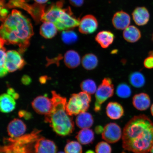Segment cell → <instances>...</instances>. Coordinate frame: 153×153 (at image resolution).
Returning a JSON list of instances; mask_svg holds the SVG:
<instances>
[{
    "label": "cell",
    "instance_id": "30bf717a",
    "mask_svg": "<svg viewBox=\"0 0 153 153\" xmlns=\"http://www.w3.org/2000/svg\"><path fill=\"white\" fill-rule=\"evenodd\" d=\"M98 26V22L95 17L93 15H87L80 21L79 30L82 34H91L97 30Z\"/></svg>",
    "mask_w": 153,
    "mask_h": 153
},
{
    "label": "cell",
    "instance_id": "d6a6232c",
    "mask_svg": "<svg viewBox=\"0 0 153 153\" xmlns=\"http://www.w3.org/2000/svg\"><path fill=\"white\" fill-rule=\"evenodd\" d=\"M69 1L73 6L80 7L83 4L84 0H69Z\"/></svg>",
    "mask_w": 153,
    "mask_h": 153
},
{
    "label": "cell",
    "instance_id": "2e32d148",
    "mask_svg": "<svg viewBox=\"0 0 153 153\" xmlns=\"http://www.w3.org/2000/svg\"><path fill=\"white\" fill-rule=\"evenodd\" d=\"M106 113L110 119L118 120L123 116L124 110L123 106L119 103L111 102L108 103L106 106Z\"/></svg>",
    "mask_w": 153,
    "mask_h": 153
},
{
    "label": "cell",
    "instance_id": "83f0119b",
    "mask_svg": "<svg viewBox=\"0 0 153 153\" xmlns=\"http://www.w3.org/2000/svg\"><path fill=\"white\" fill-rule=\"evenodd\" d=\"M78 36L75 32L70 30L63 31L62 38L64 42L67 45H71L75 43L78 40Z\"/></svg>",
    "mask_w": 153,
    "mask_h": 153
},
{
    "label": "cell",
    "instance_id": "44dd1931",
    "mask_svg": "<svg viewBox=\"0 0 153 153\" xmlns=\"http://www.w3.org/2000/svg\"><path fill=\"white\" fill-rule=\"evenodd\" d=\"M123 37L126 41L130 43H135L141 37V33L138 28L134 26L128 27L124 30Z\"/></svg>",
    "mask_w": 153,
    "mask_h": 153
},
{
    "label": "cell",
    "instance_id": "9a60e30c",
    "mask_svg": "<svg viewBox=\"0 0 153 153\" xmlns=\"http://www.w3.org/2000/svg\"><path fill=\"white\" fill-rule=\"evenodd\" d=\"M132 103L134 106L137 110L141 111L146 110L150 106V97L146 93L137 94L133 97Z\"/></svg>",
    "mask_w": 153,
    "mask_h": 153
},
{
    "label": "cell",
    "instance_id": "ffe728a7",
    "mask_svg": "<svg viewBox=\"0 0 153 153\" xmlns=\"http://www.w3.org/2000/svg\"><path fill=\"white\" fill-rule=\"evenodd\" d=\"M76 126L82 129L89 128L92 126L94 119L92 115L89 112H82L78 115L76 120Z\"/></svg>",
    "mask_w": 153,
    "mask_h": 153
},
{
    "label": "cell",
    "instance_id": "f1b7e54d",
    "mask_svg": "<svg viewBox=\"0 0 153 153\" xmlns=\"http://www.w3.org/2000/svg\"><path fill=\"white\" fill-rule=\"evenodd\" d=\"M65 153H82L81 143L76 141H69L65 147Z\"/></svg>",
    "mask_w": 153,
    "mask_h": 153
},
{
    "label": "cell",
    "instance_id": "ac0fdd59",
    "mask_svg": "<svg viewBox=\"0 0 153 153\" xmlns=\"http://www.w3.org/2000/svg\"><path fill=\"white\" fill-rule=\"evenodd\" d=\"M15 99L7 94H3L0 97V109L1 112L8 113L15 109L16 106Z\"/></svg>",
    "mask_w": 153,
    "mask_h": 153
},
{
    "label": "cell",
    "instance_id": "5b68a950",
    "mask_svg": "<svg viewBox=\"0 0 153 153\" xmlns=\"http://www.w3.org/2000/svg\"><path fill=\"white\" fill-rule=\"evenodd\" d=\"M91 100V95L85 92L74 94L67 103L66 111L70 116L86 112L89 108Z\"/></svg>",
    "mask_w": 153,
    "mask_h": 153
},
{
    "label": "cell",
    "instance_id": "277c9868",
    "mask_svg": "<svg viewBox=\"0 0 153 153\" xmlns=\"http://www.w3.org/2000/svg\"><path fill=\"white\" fill-rule=\"evenodd\" d=\"M41 20L53 23L60 31L76 27L79 25L80 21L74 16L70 8H62V4L60 2L51 6L44 12Z\"/></svg>",
    "mask_w": 153,
    "mask_h": 153
},
{
    "label": "cell",
    "instance_id": "f35d334b",
    "mask_svg": "<svg viewBox=\"0 0 153 153\" xmlns=\"http://www.w3.org/2000/svg\"><path fill=\"white\" fill-rule=\"evenodd\" d=\"M48 79L47 76H42L39 78V81L40 83L42 84L45 83Z\"/></svg>",
    "mask_w": 153,
    "mask_h": 153
},
{
    "label": "cell",
    "instance_id": "8992f818",
    "mask_svg": "<svg viewBox=\"0 0 153 153\" xmlns=\"http://www.w3.org/2000/svg\"><path fill=\"white\" fill-rule=\"evenodd\" d=\"M114 91V86L111 79L109 78H104L95 93L94 107L95 112L100 111L102 104L113 95Z\"/></svg>",
    "mask_w": 153,
    "mask_h": 153
},
{
    "label": "cell",
    "instance_id": "7bdbcfd3",
    "mask_svg": "<svg viewBox=\"0 0 153 153\" xmlns=\"http://www.w3.org/2000/svg\"><path fill=\"white\" fill-rule=\"evenodd\" d=\"M150 152L151 153H153V146L151 149Z\"/></svg>",
    "mask_w": 153,
    "mask_h": 153
},
{
    "label": "cell",
    "instance_id": "8fae6325",
    "mask_svg": "<svg viewBox=\"0 0 153 153\" xmlns=\"http://www.w3.org/2000/svg\"><path fill=\"white\" fill-rule=\"evenodd\" d=\"M34 153H56L57 147L53 141L39 137L34 145Z\"/></svg>",
    "mask_w": 153,
    "mask_h": 153
},
{
    "label": "cell",
    "instance_id": "74e56055",
    "mask_svg": "<svg viewBox=\"0 0 153 153\" xmlns=\"http://www.w3.org/2000/svg\"><path fill=\"white\" fill-rule=\"evenodd\" d=\"M19 116L21 117H28L29 116H30V114H29L28 112H27L26 111H20L19 112Z\"/></svg>",
    "mask_w": 153,
    "mask_h": 153
},
{
    "label": "cell",
    "instance_id": "6da1fadb",
    "mask_svg": "<svg viewBox=\"0 0 153 153\" xmlns=\"http://www.w3.org/2000/svg\"><path fill=\"white\" fill-rule=\"evenodd\" d=\"M122 146L134 153H148L153 146V123L148 117L141 114L130 120L122 133Z\"/></svg>",
    "mask_w": 153,
    "mask_h": 153
},
{
    "label": "cell",
    "instance_id": "ab89813d",
    "mask_svg": "<svg viewBox=\"0 0 153 153\" xmlns=\"http://www.w3.org/2000/svg\"><path fill=\"white\" fill-rule=\"evenodd\" d=\"M36 3L40 4H43L47 2L49 0H34Z\"/></svg>",
    "mask_w": 153,
    "mask_h": 153
},
{
    "label": "cell",
    "instance_id": "e575fe53",
    "mask_svg": "<svg viewBox=\"0 0 153 153\" xmlns=\"http://www.w3.org/2000/svg\"><path fill=\"white\" fill-rule=\"evenodd\" d=\"M31 78L27 75H24L22 78V82L24 85H29L31 83Z\"/></svg>",
    "mask_w": 153,
    "mask_h": 153
},
{
    "label": "cell",
    "instance_id": "d4e9b609",
    "mask_svg": "<svg viewBox=\"0 0 153 153\" xmlns=\"http://www.w3.org/2000/svg\"><path fill=\"white\" fill-rule=\"evenodd\" d=\"M129 79L131 85L136 88L142 87L145 83L144 76L139 72H134L130 74Z\"/></svg>",
    "mask_w": 153,
    "mask_h": 153
},
{
    "label": "cell",
    "instance_id": "9c48e42d",
    "mask_svg": "<svg viewBox=\"0 0 153 153\" xmlns=\"http://www.w3.org/2000/svg\"><path fill=\"white\" fill-rule=\"evenodd\" d=\"M32 105L36 112L45 116L50 113L53 108V103L51 99L43 96L36 97L32 101Z\"/></svg>",
    "mask_w": 153,
    "mask_h": 153
},
{
    "label": "cell",
    "instance_id": "d6986e66",
    "mask_svg": "<svg viewBox=\"0 0 153 153\" xmlns=\"http://www.w3.org/2000/svg\"><path fill=\"white\" fill-rule=\"evenodd\" d=\"M64 61L68 68H74L79 66L81 59L79 53L77 52L74 50H70L65 53Z\"/></svg>",
    "mask_w": 153,
    "mask_h": 153
},
{
    "label": "cell",
    "instance_id": "603a6c76",
    "mask_svg": "<svg viewBox=\"0 0 153 153\" xmlns=\"http://www.w3.org/2000/svg\"><path fill=\"white\" fill-rule=\"evenodd\" d=\"M57 30L56 26L53 23L45 22L40 27V33L46 39H51L56 36Z\"/></svg>",
    "mask_w": 153,
    "mask_h": 153
},
{
    "label": "cell",
    "instance_id": "4dcf8cb0",
    "mask_svg": "<svg viewBox=\"0 0 153 153\" xmlns=\"http://www.w3.org/2000/svg\"><path fill=\"white\" fill-rule=\"evenodd\" d=\"M143 64L145 68L148 69L153 68V55L149 56L145 59Z\"/></svg>",
    "mask_w": 153,
    "mask_h": 153
},
{
    "label": "cell",
    "instance_id": "b9f144b4",
    "mask_svg": "<svg viewBox=\"0 0 153 153\" xmlns=\"http://www.w3.org/2000/svg\"><path fill=\"white\" fill-rule=\"evenodd\" d=\"M151 113H152V115L153 116V104L152 105V106H151Z\"/></svg>",
    "mask_w": 153,
    "mask_h": 153
},
{
    "label": "cell",
    "instance_id": "ba28073f",
    "mask_svg": "<svg viewBox=\"0 0 153 153\" xmlns=\"http://www.w3.org/2000/svg\"><path fill=\"white\" fill-rule=\"evenodd\" d=\"M122 136L121 128L117 124L114 123L107 124L102 133V138L107 143H111L118 142Z\"/></svg>",
    "mask_w": 153,
    "mask_h": 153
},
{
    "label": "cell",
    "instance_id": "5bb4252c",
    "mask_svg": "<svg viewBox=\"0 0 153 153\" xmlns=\"http://www.w3.org/2000/svg\"><path fill=\"white\" fill-rule=\"evenodd\" d=\"M132 15L135 23L140 26L146 25L150 19V14L148 10L145 7H137Z\"/></svg>",
    "mask_w": 153,
    "mask_h": 153
},
{
    "label": "cell",
    "instance_id": "4316f807",
    "mask_svg": "<svg viewBox=\"0 0 153 153\" xmlns=\"http://www.w3.org/2000/svg\"><path fill=\"white\" fill-rule=\"evenodd\" d=\"M116 94L118 97L122 98H127L131 95V89L127 84L121 83L117 88Z\"/></svg>",
    "mask_w": 153,
    "mask_h": 153
},
{
    "label": "cell",
    "instance_id": "d590c367",
    "mask_svg": "<svg viewBox=\"0 0 153 153\" xmlns=\"http://www.w3.org/2000/svg\"><path fill=\"white\" fill-rule=\"evenodd\" d=\"M8 70L6 68L5 66L1 67V69H0V76L1 77H4L8 73Z\"/></svg>",
    "mask_w": 153,
    "mask_h": 153
},
{
    "label": "cell",
    "instance_id": "60d3db41",
    "mask_svg": "<svg viewBox=\"0 0 153 153\" xmlns=\"http://www.w3.org/2000/svg\"><path fill=\"white\" fill-rule=\"evenodd\" d=\"M85 153H95L92 150H88Z\"/></svg>",
    "mask_w": 153,
    "mask_h": 153
},
{
    "label": "cell",
    "instance_id": "ee69618b",
    "mask_svg": "<svg viewBox=\"0 0 153 153\" xmlns=\"http://www.w3.org/2000/svg\"><path fill=\"white\" fill-rule=\"evenodd\" d=\"M58 153H64L63 152H59Z\"/></svg>",
    "mask_w": 153,
    "mask_h": 153
},
{
    "label": "cell",
    "instance_id": "cb8c5ba5",
    "mask_svg": "<svg viewBox=\"0 0 153 153\" xmlns=\"http://www.w3.org/2000/svg\"><path fill=\"white\" fill-rule=\"evenodd\" d=\"M82 66L86 70L94 69L98 65V59L93 53H89L84 55L82 59Z\"/></svg>",
    "mask_w": 153,
    "mask_h": 153
},
{
    "label": "cell",
    "instance_id": "7a4b0ae2",
    "mask_svg": "<svg viewBox=\"0 0 153 153\" xmlns=\"http://www.w3.org/2000/svg\"><path fill=\"white\" fill-rule=\"evenodd\" d=\"M3 22L0 30L1 39L7 45H18L19 52L24 53L34 34L30 21L20 11L14 9Z\"/></svg>",
    "mask_w": 153,
    "mask_h": 153
},
{
    "label": "cell",
    "instance_id": "7c38bea8",
    "mask_svg": "<svg viewBox=\"0 0 153 153\" xmlns=\"http://www.w3.org/2000/svg\"><path fill=\"white\" fill-rule=\"evenodd\" d=\"M26 130V126L22 120L14 119L10 122L7 131L11 138H17L22 136Z\"/></svg>",
    "mask_w": 153,
    "mask_h": 153
},
{
    "label": "cell",
    "instance_id": "836d02e7",
    "mask_svg": "<svg viewBox=\"0 0 153 153\" xmlns=\"http://www.w3.org/2000/svg\"><path fill=\"white\" fill-rule=\"evenodd\" d=\"M7 94L13 97L15 99H18L19 97L18 93L15 92L14 89L12 88H9L7 90Z\"/></svg>",
    "mask_w": 153,
    "mask_h": 153
},
{
    "label": "cell",
    "instance_id": "8d00e7d4",
    "mask_svg": "<svg viewBox=\"0 0 153 153\" xmlns=\"http://www.w3.org/2000/svg\"><path fill=\"white\" fill-rule=\"evenodd\" d=\"M104 131V128L100 126H98L96 127L95 129V133L98 134H102Z\"/></svg>",
    "mask_w": 153,
    "mask_h": 153
},
{
    "label": "cell",
    "instance_id": "3957f363",
    "mask_svg": "<svg viewBox=\"0 0 153 153\" xmlns=\"http://www.w3.org/2000/svg\"><path fill=\"white\" fill-rule=\"evenodd\" d=\"M53 108L50 113L45 116V121L49 124L55 133L65 136L74 131V123L72 116L66 110V99L52 91Z\"/></svg>",
    "mask_w": 153,
    "mask_h": 153
},
{
    "label": "cell",
    "instance_id": "484cf974",
    "mask_svg": "<svg viewBox=\"0 0 153 153\" xmlns=\"http://www.w3.org/2000/svg\"><path fill=\"white\" fill-rule=\"evenodd\" d=\"M81 88L82 91L90 95L95 93L97 88L95 82L91 79L84 80L81 84Z\"/></svg>",
    "mask_w": 153,
    "mask_h": 153
},
{
    "label": "cell",
    "instance_id": "e0dca14e",
    "mask_svg": "<svg viewBox=\"0 0 153 153\" xmlns=\"http://www.w3.org/2000/svg\"><path fill=\"white\" fill-rule=\"evenodd\" d=\"M114 34L109 31L103 30L97 34L95 38L96 41L103 48H107L113 42Z\"/></svg>",
    "mask_w": 153,
    "mask_h": 153
},
{
    "label": "cell",
    "instance_id": "7402d4cb",
    "mask_svg": "<svg viewBox=\"0 0 153 153\" xmlns=\"http://www.w3.org/2000/svg\"><path fill=\"white\" fill-rule=\"evenodd\" d=\"M76 138L81 144L89 145L92 143L94 140V133L92 129L89 128L82 129L78 133Z\"/></svg>",
    "mask_w": 153,
    "mask_h": 153
},
{
    "label": "cell",
    "instance_id": "1f68e13d",
    "mask_svg": "<svg viewBox=\"0 0 153 153\" xmlns=\"http://www.w3.org/2000/svg\"><path fill=\"white\" fill-rule=\"evenodd\" d=\"M6 50L4 47H1V60H0V65L1 67L5 66L6 59L7 53L5 52Z\"/></svg>",
    "mask_w": 153,
    "mask_h": 153
},
{
    "label": "cell",
    "instance_id": "4fadbf2b",
    "mask_svg": "<svg viewBox=\"0 0 153 153\" xmlns=\"http://www.w3.org/2000/svg\"><path fill=\"white\" fill-rule=\"evenodd\" d=\"M131 18L128 14L121 10L116 12L112 19V24L117 29L125 30L131 23Z\"/></svg>",
    "mask_w": 153,
    "mask_h": 153
},
{
    "label": "cell",
    "instance_id": "f6af8a7d",
    "mask_svg": "<svg viewBox=\"0 0 153 153\" xmlns=\"http://www.w3.org/2000/svg\"></svg>",
    "mask_w": 153,
    "mask_h": 153
},
{
    "label": "cell",
    "instance_id": "52a82bcc",
    "mask_svg": "<svg viewBox=\"0 0 153 153\" xmlns=\"http://www.w3.org/2000/svg\"><path fill=\"white\" fill-rule=\"evenodd\" d=\"M26 64V62L18 51H9L7 52L5 66L9 72H14L21 70Z\"/></svg>",
    "mask_w": 153,
    "mask_h": 153
},
{
    "label": "cell",
    "instance_id": "f546056e",
    "mask_svg": "<svg viewBox=\"0 0 153 153\" xmlns=\"http://www.w3.org/2000/svg\"><path fill=\"white\" fill-rule=\"evenodd\" d=\"M96 153H111L112 148L108 143L101 141L95 147Z\"/></svg>",
    "mask_w": 153,
    "mask_h": 153
}]
</instances>
